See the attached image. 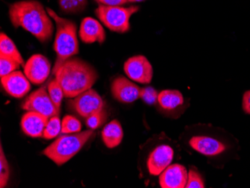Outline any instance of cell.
Listing matches in <instances>:
<instances>
[{"mask_svg":"<svg viewBox=\"0 0 250 188\" xmlns=\"http://www.w3.org/2000/svg\"><path fill=\"white\" fill-rule=\"evenodd\" d=\"M1 84L7 93L16 98L24 97L31 89L29 79L19 71L1 77Z\"/></svg>","mask_w":250,"mask_h":188,"instance_id":"7c38bea8","label":"cell"},{"mask_svg":"<svg viewBox=\"0 0 250 188\" xmlns=\"http://www.w3.org/2000/svg\"><path fill=\"white\" fill-rule=\"evenodd\" d=\"M0 50H1L0 54L13 59L20 63L21 65H22V67H24L26 63L13 41L9 39L3 32H1V36H0Z\"/></svg>","mask_w":250,"mask_h":188,"instance_id":"d6986e66","label":"cell"},{"mask_svg":"<svg viewBox=\"0 0 250 188\" xmlns=\"http://www.w3.org/2000/svg\"><path fill=\"white\" fill-rule=\"evenodd\" d=\"M24 74L35 85H41L48 78L51 71L50 61L42 54L33 55L26 62Z\"/></svg>","mask_w":250,"mask_h":188,"instance_id":"9c48e42d","label":"cell"},{"mask_svg":"<svg viewBox=\"0 0 250 188\" xmlns=\"http://www.w3.org/2000/svg\"><path fill=\"white\" fill-rule=\"evenodd\" d=\"M54 75L67 98H75L92 88L98 78L93 66L77 57L66 60Z\"/></svg>","mask_w":250,"mask_h":188,"instance_id":"7a4b0ae2","label":"cell"},{"mask_svg":"<svg viewBox=\"0 0 250 188\" xmlns=\"http://www.w3.org/2000/svg\"><path fill=\"white\" fill-rule=\"evenodd\" d=\"M124 71L131 81L142 84H148L153 78L152 65L143 55L130 57L124 64Z\"/></svg>","mask_w":250,"mask_h":188,"instance_id":"ba28073f","label":"cell"},{"mask_svg":"<svg viewBox=\"0 0 250 188\" xmlns=\"http://www.w3.org/2000/svg\"><path fill=\"white\" fill-rule=\"evenodd\" d=\"M144 1V0H128V2H139Z\"/></svg>","mask_w":250,"mask_h":188,"instance_id":"4dcf8cb0","label":"cell"},{"mask_svg":"<svg viewBox=\"0 0 250 188\" xmlns=\"http://www.w3.org/2000/svg\"><path fill=\"white\" fill-rule=\"evenodd\" d=\"M87 0H59L62 11L67 14H76L82 12L86 7Z\"/></svg>","mask_w":250,"mask_h":188,"instance_id":"ffe728a7","label":"cell"},{"mask_svg":"<svg viewBox=\"0 0 250 188\" xmlns=\"http://www.w3.org/2000/svg\"><path fill=\"white\" fill-rule=\"evenodd\" d=\"M93 134L92 129L74 134H65L56 139L43 150L42 154L50 158L56 165H63L82 149Z\"/></svg>","mask_w":250,"mask_h":188,"instance_id":"277c9868","label":"cell"},{"mask_svg":"<svg viewBox=\"0 0 250 188\" xmlns=\"http://www.w3.org/2000/svg\"><path fill=\"white\" fill-rule=\"evenodd\" d=\"M188 179L186 167L181 164H175L168 166L160 175L159 183L162 188H185Z\"/></svg>","mask_w":250,"mask_h":188,"instance_id":"4fadbf2b","label":"cell"},{"mask_svg":"<svg viewBox=\"0 0 250 188\" xmlns=\"http://www.w3.org/2000/svg\"><path fill=\"white\" fill-rule=\"evenodd\" d=\"M101 5L108 6H121L128 2V0H98Z\"/></svg>","mask_w":250,"mask_h":188,"instance_id":"f1b7e54d","label":"cell"},{"mask_svg":"<svg viewBox=\"0 0 250 188\" xmlns=\"http://www.w3.org/2000/svg\"><path fill=\"white\" fill-rule=\"evenodd\" d=\"M242 105L244 111L250 115V90L247 91L244 94Z\"/></svg>","mask_w":250,"mask_h":188,"instance_id":"f546056e","label":"cell"},{"mask_svg":"<svg viewBox=\"0 0 250 188\" xmlns=\"http://www.w3.org/2000/svg\"><path fill=\"white\" fill-rule=\"evenodd\" d=\"M47 13L54 21L56 26V39L53 49L56 53V60L53 74L68 59L79 53L77 25L73 21L59 16L53 9L47 8Z\"/></svg>","mask_w":250,"mask_h":188,"instance_id":"3957f363","label":"cell"},{"mask_svg":"<svg viewBox=\"0 0 250 188\" xmlns=\"http://www.w3.org/2000/svg\"><path fill=\"white\" fill-rule=\"evenodd\" d=\"M191 148L206 156H215L226 149V146L216 139L206 136H196L189 141Z\"/></svg>","mask_w":250,"mask_h":188,"instance_id":"2e32d148","label":"cell"},{"mask_svg":"<svg viewBox=\"0 0 250 188\" xmlns=\"http://www.w3.org/2000/svg\"><path fill=\"white\" fill-rule=\"evenodd\" d=\"M47 89H48L49 95H50V98L53 101L55 106L60 110L62 101L63 97H64V95L62 88L60 83L57 81L56 78H54L49 83Z\"/></svg>","mask_w":250,"mask_h":188,"instance_id":"44dd1931","label":"cell"},{"mask_svg":"<svg viewBox=\"0 0 250 188\" xmlns=\"http://www.w3.org/2000/svg\"><path fill=\"white\" fill-rule=\"evenodd\" d=\"M111 92L113 98L121 103H133L140 98L141 88L126 77H116L111 84Z\"/></svg>","mask_w":250,"mask_h":188,"instance_id":"30bf717a","label":"cell"},{"mask_svg":"<svg viewBox=\"0 0 250 188\" xmlns=\"http://www.w3.org/2000/svg\"><path fill=\"white\" fill-rule=\"evenodd\" d=\"M158 103L164 109L171 110L183 104V95L178 90H163L159 93Z\"/></svg>","mask_w":250,"mask_h":188,"instance_id":"ac0fdd59","label":"cell"},{"mask_svg":"<svg viewBox=\"0 0 250 188\" xmlns=\"http://www.w3.org/2000/svg\"><path fill=\"white\" fill-rule=\"evenodd\" d=\"M174 150L168 145L159 146L153 150L147 161L148 172L152 175H160L172 163Z\"/></svg>","mask_w":250,"mask_h":188,"instance_id":"8fae6325","label":"cell"},{"mask_svg":"<svg viewBox=\"0 0 250 188\" xmlns=\"http://www.w3.org/2000/svg\"><path fill=\"white\" fill-rule=\"evenodd\" d=\"M22 108L26 111L37 112L49 119L59 116L60 113V109L55 106L48 91L46 90L44 87L31 93L22 104Z\"/></svg>","mask_w":250,"mask_h":188,"instance_id":"8992f818","label":"cell"},{"mask_svg":"<svg viewBox=\"0 0 250 188\" xmlns=\"http://www.w3.org/2000/svg\"><path fill=\"white\" fill-rule=\"evenodd\" d=\"M101 135L107 148H113L119 146L124 137L123 129L120 123L117 120H112L105 126Z\"/></svg>","mask_w":250,"mask_h":188,"instance_id":"e0dca14e","label":"cell"},{"mask_svg":"<svg viewBox=\"0 0 250 188\" xmlns=\"http://www.w3.org/2000/svg\"><path fill=\"white\" fill-rule=\"evenodd\" d=\"M186 188H204L205 183L200 174L193 169H190L188 172V183Z\"/></svg>","mask_w":250,"mask_h":188,"instance_id":"83f0119b","label":"cell"},{"mask_svg":"<svg viewBox=\"0 0 250 188\" xmlns=\"http://www.w3.org/2000/svg\"><path fill=\"white\" fill-rule=\"evenodd\" d=\"M82 128L81 123L77 118L72 116H64L62 121V133L63 134H74L80 132Z\"/></svg>","mask_w":250,"mask_h":188,"instance_id":"603a6c76","label":"cell"},{"mask_svg":"<svg viewBox=\"0 0 250 188\" xmlns=\"http://www.w3.org/2000/svg\"><path fill=\"white\" fill-rule=\"evenodd\" d=\"M139 6H108L100 5L95 10V15L105 26L112 32L125 33L130 29V19L138 12Z\"/></svg>","mask_w":250,"mask_h":188,"instance_id":"5b68a950","label":"cell"},{"mask_svg":"<svg viewBox=\"0 0 250 188\" xmlns=\"http://www.w3.org/2000/svg\"><path fill=\"white\" fill-rule=\"evenodd\" d=\"M107 119V113H106V109L104 107L100 110L98 113L92 115L89 117L86 118L87 127L92 130L99 128L100 127L104 124Z\"/></svg>","mask_w":250,"mask_h":188,"instance_id":"d4e9b609","label":"cell"},{"mask_svg":"<svg viewBox=\"0 0 250 188\" xmlns=\"http://www.w3.org/2000/svg\"><path fill=\"white\" fill-rule=\"evenodd\" d=\"M159 93L152 87H146L141 88L140 98L147 104L152 105L158 102Z\"/></svg>","mask_w":250,"mask_h":188,"instance_id":"4316f807","label":"cell"},{"mask_svg":"<svg viewBox=\"0 0 250 188\" xmlns=\"http://www.w3.org/2000/svg\"><path fill=\"white\" fill-rule=\"evenodd\" d=\"M49 118L37 112L28 111L21 119V128L26 135L33 137H43L45 127Z\"/></svg>","mask_w":250,"mask_h":188,"instance_id":"5bb4252c","label":"cell"},{"mask_svg":"<svg viewBox=\"0 0 250 188\" xmlns=\"http://www.w3.org/2000/svg\"><path fill=\"white\" fill-rule=\"evenodd\" d=\"M71 109L82 117H89L104 107V102L99 94L90 88L69 102Z\"/></svg>","mask_w":250,"mask_h":188,"instance_id":"52a82bcc","label":"cell"},{"mask_svg":"<svg viewBox=\"0 0 250 188\" xmlns=\"http://www.w3.org/2000/svg\"><path fill=\"white\" fill-rule=\"evenodd\" d=\"M10 177L9 165L4 154L2 146L0 148V188H5Z\"/></svg>","mask_w":250,"mask_h":188,"instance_id":"484cf974","label":"cell"},{"mask_svg":"<svg viewBox=\"0 0 250 188\" xmlns=\"http://www.w3.org/2000/svg\"><path fill=\"white\" fill-rule=\"evenodd\" d=\"M9 17L15 28L22 27L39 42H47L54 32V25L43 5L36 0H25L10 5Z\"/></svg>","mask_w":250,"mask_h":188,"instance_id":"6da1fadb","label":"cell"},{"mask_svg":"<svg viewBox=\"0 0 250 188\" xmlns=\"http://www.w3.org/2000/svg\"><path fill=\"white\" fill-rule=\"evenodd\" d=\"M79 35L81 41L85 43L95 42L103 43L106 40V32L103 26L92 18H85L83 20Z\"/></svg>","mask_w":250,"mask_h":188,"instance_id":"9a60e30c","label":"cell"},{"mask_svg":"<svg viewBox=\"0 0 250 188\" xmlns=\"http://www.w3.org/2000/svg\"><path fill=\"white\" fill-rule=\"evenodd\" d=\"M62 132V122L59 116H53L49 119L47 126L45 127L43 137L47 140L55 138Z\"/></svg>","mask_w":250,"mask_h":188,"instance_id":"7402d4cb","label":"cell"},{"mask_svg":"<svg viewBox=\"0 0 250 188\" xmlns=\"http://www.w3.org/2000/svg\"><path fill=\"white\" fill-rule=\"evenodd\" d=\"M0 66H1L0 74H1V77H2L19 69L21 64L13 59L1 54L0 55Z\"/></svg>","mask_w":250,"mask_h":188,"instance_id":"cb8c5ba5","label":"cell"}]
</instances>
